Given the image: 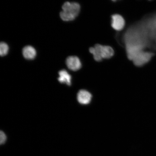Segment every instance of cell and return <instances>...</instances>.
<instances>
[{"label":"cell","mask_w":156,"mask_h":156,"mask_svg":"<svg viewBox=\"0 0 156 156\" xmlns=\"http://www.w3.org/2000/svg\"><path fill=\"white\" fill-rule=\"evenodd\" d=\"M62 11L60 12V18L64 21L74 20L77 16L80 10L79 3L66 2L62 5Z\"/></svg>","instance_id":"obj_1"},{"label":"cell","mask_w":156,"mask_h":156,"mask_svg":"<svg viewBox=\"0 0 156 156\" xmlns=\"http://www.w3.org/2000/svg\"><path fill=\"white\" fill-rule=\"evenodd\" d=\"M89 51L93 54L95 61L100 62L103 58H109L114 55V51L110 46L97 44L94 47L90 48Z\"/></svg>","instance_id":"obj_2"},{"label":"cell","mask_w":156,"mask_h":156,"mask_svg":"<svg viewBox=\"0 0 156 156\" xmlns=\"http://www.w3.org/2000/svg\"><path fill=\"white\" fill-rule=\"evenodd\" d=\"M154 55V54L152 52L142 50L134 56L132 61L136 66L142 67L148 63Z\"/></svg>","instance_id":"obj_3"},{"label":"cell","mask_w":156,"mask_h":156,"mask_svg":"<svg viewBox=\"0 0 156 156\" xmlns=\"http://www.w3.org/2000/svg\"><path fill=\"white\" fill-rule=\"evenodd\" d=\"M66 64L69 69L77 71L81 67V63L79 58L76 56H70L66 60Z\"/></svg>","instance_id":"obj_4"},{"label":"cell","mask_w":156,"mask_h":156,"mask_svg":"<svg viewBox=\"0 0 156 156\" xmlns=\"http://www.w3.org/2000/svg\"><path fill=\"white\" fill-rule=\"evenodd\" d=\"M92 98V96L91 94L85 90H81L77 94L78 101L82 105H86L89 104Z\"/></svg>","instance_id":"obj_5"},{"label":"cell","mask_w":156,"mask_h":156,"mask_svg":"<svg viewBox=\"0 0 156 156\" xmlns=\"http://www.w3.org/2000/svg\"><path fill=\"white\" fill-rule=\"evenodd\" d=\"M124 20L121 16L115 14L112 16V28L117 31H120L124 28Z\"/></svg>","instance_id":"obj_6"},{"label":"cell","mask_w":156,"mask_h":156,"mask_svg":"<svg viewBox=\"0 0 156 156\" xmlns=\"http://www.w3.org/2000/svg\"><path fill=\"white\" fill-rule=\"evenodd\" d=\"M23 54L24 57L28 60H32L36 57V51L32 46H28L23 48Z\"/></svg>","instance_id":"obj_7"},{"label":"cell","mask_w":156,"mask_h":156,"mask_svg":"<svg viewBox=\"0 0 156 156\" xmlns=\"http://www.w3.org/2000/svg\"><path fill=\"white\" fill-rule=\"evenodd\" d=\"M59 77L58 80L60 83H65L68 85H71V76L65 70L59 72Z\"/></svg>","instance_id":"obj_8"},{"label":"cell","mask_w":156,"mask_h":156,"mask_svg":"<svg viewBox=\"0 0 156 156\" xmlns=\"http://www.w3.org/2000/svg\"><path fill=\"white\" fill-rule=\"evenodd\" d=\"M9 47L7 44L2 42L0 44V55L2 56L6 55L9 52Z\"/></svg>","instance_id":"obj_9"},{"label":"cell","mask_w":156,"mask_h":156,"mask_svg":"<svg viewBox=\"0 0 156 156\" xmlns=\"http://www.w3.org/2000/svg\"><path fill=\"white\" fill-rule=\"evenodd\" d=\"M7 137L4 132L1 131L0 132V144H4L6 141Z\"/></svg>","instance_id":"obj_10"},{"label":"cell","mask_w":156,"mask_h":156,"mask_svg":"<svg viewBox=\"0 0 156 156\" xmlns=\"http://www.w3.org/2000/svg\"><path fill=\"white\" fill-rule=\"evenodd\" d=\"M112 1H116V0H112Z\"/></svg>","instance_id":"obj_11"},{"label":"cell","mask_w":156,"mask_h":156,"mask_svg":"<svg viewBox=\"0 0 156 156\" xmlns=\"http://www.w3.org/2000/svg\"></svg>","instance_id":"obj_12"}]
</instances>
